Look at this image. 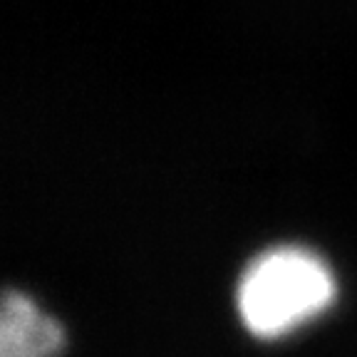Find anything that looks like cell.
<instances>
[{
  "mask_svg": "<svg viewBox=\"0 0 357 357\" xmlns=\"http://www.w3.org/2000/svg\"><path fill=\"white\" fill-rule=\"evenodd\" d=\"M335 301L330 266L303 245H275L241 273L236 307L245 330L275 340L310 323Z\"/></svg>",
  "mask_w": 357,
  "mask_h": 357,
  "instance_id": "6da1fadb",
  "label": "cell"
},
{
  "mask_svg": "<svg viewBox=\"0 0 357 357\" xmlns=\"http://www.w3.org/2000/svg\"><path fill=\"white\" fill-rule=\"evenodd\" d=\"M65 330L20 290H6L0 307V357H55Z\"/></svg>",
  "mask_w": 357,
  "mask_h": 357,
  "instance_id": "7a4b0ae2",
  "label": "cell"
}]
</instances>
